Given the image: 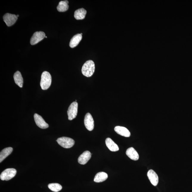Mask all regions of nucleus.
<instances>
[{
  "mask_svg": "<svg viewBox=\"0 0 192 192\" xmlns=\"http://www.w3.org/2000/svg\"><path fill=\"white\" fill-rule=\"evenodd\" d=\"M45 38H47V36H45Z\"/></svg>",
  "mask_w": 192,
  "mask_h": 192,
  "instance_id": "b1692460",
  "label": "nucleus"
},
{
  "mask_svg": "<svg viewBox=\"0 0 192 192\" xmlns=\"http://www.w3.org/2000/svg\"><path fill=\"white\" fill-rule=\"evenodd\" d=\"M82 35L80 34H77L72 38L69 43L70 47L72 48L76 47L82 40Z\"/></svg>",
  "mask_w": 192,
  "mask_h": 192,
  "instance_id": "2eb2a0df",
  "label": "nucleus"
},
{
  "mask_svg": "<svg viewBox=\"0 0 192 192\" xmlns=\"http://www.w3.org/2000/svg\"><path fill=\"white\" fill-rule=\"evenodd\" d=\"M86 11L84 8L79 9L75 11L74 16L77 20H82L85 18Z\"/></svg>",
  "mask_w": 192,
  "mask_h": 192,
  "instance_id": "6ab92c4d",
  "label": "nucleus"
},
{
  "mask_svg": "<svg viewBox=\"0 0 192 192\" xmlns=\"http://www.w3.org/2000/svg\"><path fill=\"white\" fill-rule=\"evenodd\" d=\"M108 178V175L106 173L101 172L97 173L94 178V182H101L105 181Z\"/></svg>",
  "mask_w": 192,
  "mask_h": 192,
  "instance_id": "dca6fc26",
  "label": "nucleus"
},
{
  "mask_svg": "<svg viewBox=\"0 0 192 192\" xmlns=\"http://www.w3.org/2000/svg\"><path fill=\"white\" fill-rule=\"evenodd\" d=\"M147 176L153 185L156 186L159 182V178L157 174L155 171L151 169L147 173Z\"/></svg>",
  "mask_w": 192,
  "mask_h": 192,
  "instance_id": "9b49d317",
  "label": "nucleus"
},
{
  "mask_svg": "<svg viewBox=\"0 0 192 192\" xmlns=\"http://www.w3.org/2000/svg\"><path fill=\"white\" fill-rule=\"evenodd\" d=\"M34 118L36 125L40 128L46 129L49 127V125L44 120L41 116L37 114H35L34 115Z\"/></svg>",
  "mask_w": 192,
  "mask_h": 192,
  "instance_id": "1a4fd4ad",
  "label": "nucleus"
},
{
  "mask_svg": "<svg viewBox=\"0 0 192 192\" xmlns=\"http://www.w3.org/2000/svg\"><path fill=\"white\" fill-rule=\"evenodd\" d=\"M84 125L87 129L89 131L93 130L95 126L94 121L91 114L87 113L85 116L84 119Z\"/></svg>",
  "mask_w": 192,
  "mask_h": 192,
  "instance_id": "6e6552de",
  "label": "nucleus"
},
{
  "mask_svg": "<svg viewBox=\"0 0 192 192\" xmlns=\"http://www.w3.org/2000/svg\"><path fill=\"white\" fill-rule=\"evenodd\" d=\"M59 145L65 148H69L75 145V141L71 138L63 137L56 140Z\"/></svg>",
  "mask_w": 192,
  "mask_h": 192,
  "instance_id": "7ed1b4c3",
  "label": "nucleus"
},
{
  "mask_svg": "<svg viewBox=\"0 0 192 192\" xmlns=\"http://www.w3.org/2000/svg\"><path fill=\"white\" fill-rule=\"evenodd\" d=\"M13 149L12 147H8L3 149L0 153V162L1 163L12 153Z\"/></svg>",
  "mask_w": 192,
  "mask_h": 192,
  "instance_id": "a211bd4d",
  "label": "nucleus"
},
{
  "mask_svg": "<svg viewBox=\"0 0 192 192\" xmlns=\"http://www.w3.org/2000/svg\"><path fill=\"white\" fill-rule=\"evenodd\" d=\"M106 143L107 147L112 152H116L119 150V147L112 139L110 138H107L106 140Z\"/></svg>",
  "mask_w": 192,
  "mask_h": 192,
  "instance_id": "ddd939ff",
  "label": "nucleus"
},
{
  "mask_svg": "<svg viewBox=\"0 0 192 192\" xmlns=\"http://www.w3.org/2000/svg\"><path fill=\"white\" fill-rule=\"evenodd\" d=\"M3 19L7 26L10 27L16 23L18 17L16 15L7 13L3 16Z\"/></svg>",
  "mask_w": 192,
  "mask_h": 192,
  "instance_id": "423d86ee",
  "label": "nucleus"
},
{
  "mask_svg": "<svg viewBox=\"0 0 192 192\" xmlns=\"http://www.w3.org/2000/svg\"><path fill=\"white\" fill-rule=\"evenodd\" d=\"M17 16L18 17V16H19V15H17Z\"/></svg>",
  "mask_w": 192,
  "mask_h": 192,
  "instance_id": "4be33fe9",
  "label": "nucleus"
},
{
  "mask_svg": "<svg viewBox=\"0 0 192 192\" xmlns=\"http://www.w3.org/2000/svg\"><path fill=\"white\" fill-rule=\"evenodd\" d=\"M45 33L42 31H37L34 33L30 40L31 45H35L45 38Z\"/></svg>",
  "mask_w": 192,
  "mask_h": 192,
  "instance_id": "0eeeda50",
  "label": "nucleus"
},
{
  "mask_svg": "<svg viewBox=\"0 0 192 192\" xmlns=\"http://www.w3.org/2000/svg\"><path fill=\"white\" fill-rule=\"evenodd\" d=\"M80 34L81 35H82L83 34H82V33H81V34Z\"/></svg>",
  "mask_w": 192,
  "mask_h": 192,
  "instance_id": "5701e85b",
  "label": "nucleus"
},
{
  "mask_svg": "<svg viewBox=\"0 0 192 192\" xmlns=\"http://www.w3.org/2000/svg\"><path fill=\"white\" fill-rule=\"evenodd\" d=\"M92 154L89 151H85L81 154L78 158V162L79 164L84 165L87 163L91 158Z\"/></svg>",
  "mask_w": 192,
  "mask_h": 192,
  "instance_id": "9d476101",
  "label": "nucleus"
},
{
  "mask_svg": "<svg viewBox=\"0 0 192 192\" xmlns=\"http://www.w3.org/2000/svg\"><path fill=\"white\" fill-rule=\"evenodd\" d=\"M95 63L92 60L87 61L83 65L82 72L83 75L87 77H91L95 72Z\"/></svg>",
  "mask_w": 192,
  "mask_h": 192,
  "instance_id": "f257e3e1",
  "label": "nucleus"
},
{
  "mask_svg": "<svg viewBox=\"0 0 192 192\" xmlns=\"http://www.w3.org/2000/svg\"><path fill=\"white\" fill-rule=\"evenodd\" d=\"M114 130L117 134L125 137H130L131 136L130 132L125 127L116 126L114 128Z\"/></svg>",
  "mask_w": 192,
  "mask_h": 192,
  "instance_id": "f8f14e48",
  "label": "nucleus"
},
{
  "mask_svg": "<svg viewBox=\"0 0 192 192\" xmlns=\"http://www.w3.org/2000/svg\"><path fill=\"white\" fill-rule=\"evenodd\" d=\"M68 1H60L57 7V10L59 12H66L69 8V5H68Z\"/></svg>",
  "mask_w": 192,
  "mask_h": 192,
  "instance_id": "aec40b11",
  "label": "nucleus"
},
{
  "mask_svg": "<svg viewBox=\"0 0 192 192\" xmlns=\"http://www.w3.org/2000/svg\"><path fill=\"white\" fill-rule=\"evenodd\" d=\"M16 171L14 168H8L3 171L0 175V178L2 180L8 181L11 179L15 176Z\"/></svg>",
  "mask_w": 192,
  "mask_h": 192,
  "instance_id": "20e7f679",
  "label": "nucleus"
},
{
  "mask_svg": "<svg viewBox=\"0 0 192 192\" xmlns=\"http://www.w3.org/2000/svg\"><path fill=\"white\" fill-rule=\"evenodd\" d=\"M126 154L129 158L132 160H137L139 159V155L134 148L130 147L127 149Z\"/></svg>",
  "mask_w": 192,
  "mask_h": 192,
  "instance_id": "4468645a",
  "label": "nucleus"
},
{
  "mask_svg": "<svg viewBox=\"0 0 192 192\" xmlns=\"http://www.w3.org/2000/svg\"><path fill=\"white\" fill-rule=\"evenodd\" d=\"M78 104L75 101L70 105L67 111L68 119L69 120H72L76 117L78 113Z\"/></svg>",
  "mask_w": 192,
  "mask_h": 192,
  "instance_id": "39448f33",
  "label": "nucleus"
},
{
  "mask_svg": "<svg viewBox=\"0 0 192 192\" xmlns=\"http://www.w3.org/2000/svg\"><path fill=\"white\" fill-rule=\"evenodd\" d=\"M48 188L51 191L55 192H58L62 189V186L60 184L58 183H51L49 184Z\"/></svg>",
  "mask_w": 192,
  "mask_h": 192,
  "instance_id": "412c9836",
  "label": "nucleus"
},
{
  "mask_svg": "<svg viewBox=\"0 0 192 192\" xmlns=\"http://www.w3.org/2000/svg\"><path fill=\"white\" fill-rule=\"evenodd\" d=\"M52 78L50 73L47 71H44L42 73L40 82V86L42 89L46 90L49 88L51 86Z\"/></svg>",
  "mask_w": 192,
  "mask_h": 192,
  "instance_id": "f03ea898",
  "label": "nucleus"
},
{
  "mask_svg": "<svg viewBox=\"0 0 192 192\" xmlns=\"http://www.w3.org/2000/svg\"><path fill=\"white\" fill-rule=\"evenodd\" d=\"M14 79L16 84L20 88H22L23 84V79L19 71H17L14 73Z\"/></svg>",
  "mask_w": 192,
  "mask_h": 192,
  "instance_id": "f3484780",
  "label": "nucleus"
}]
</instances>
